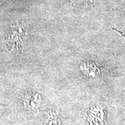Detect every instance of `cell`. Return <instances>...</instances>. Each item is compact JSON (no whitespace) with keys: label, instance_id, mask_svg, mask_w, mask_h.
I'll return each instance as SVG.
<instances>
[{"label":"cell","instance_id":"1","mask_svg":"<svg viewBox=\"0 0 125 125\" xmlns=\"http://www.w3.org/2000/svg\"><path fill=\"white\" fill-rule=\"evenodd\" d=\"M26 39V34L22 27H16L10 34L9 42L11 46V49L15 51L16 53L22 51L24 41Z\"/></svg>","mask_w":125,"mask_h":125},{"label":"cell","instance_id":"2","mask_svg":"<svg viewBox=\"0 0 125 125\" xmlns=\"http://www.w3.org/2000/svg\"><path fill=\"white\" fill-rule=\"evenodd\" d=\"M42 103V98L41 94L35 92H30L25 95L24 106L27 111L34 112L40 109Z\"/></svg>","mask_w":125,"mask_h":125},{"label":"cell","instance_id":"3","mask_svg":"<svg viewBox=\"0 0 125 125\" xmlns=\"http://www.w3.org/2000/svg\"><path fill=\"white\" fill-rule=\"evenodd\" d=\"M104 108L100 104L92 105L88 112V121L92 125H101L104 118Z\"/></svg>","mask_w":125,"mask_h":125},{"label":"cell","instance_id":"4","mask_svg":"<svg viewBox=\"0 0 125 125\" xmlns=\"http://www.w3.org/2000/svg\"><path fill=\"white\" fill-rule=\"evenodd\" d=\"M81 71L90 78L96 77L100 74V69L92 62H85L81 65Z\"/></svg>","mask_w":125,"mask_h":125},{"label":"cell","instance_id":"5","mask_svg":"<svg viewBox=\"0 0 125 125\" xmlns=\"http://www.w3.org/2000/svg\"><path fill=\"white\" fill-rule=\"evenodd\" d=\"M43 123L45 125H60V115L54 111H48L43 116Z\"/></svg>","mask_w":125,"mask_h":125},{"label":"cell","instance_id":"6","mask_svg":"<svg viewBox=\"0 0 125 125\" xmlns=\"http://www.w3.org/2000/svg\"><path fill=\"white\" fill-rule=\"evenodd\" d=\"M75 7L78 9H86L92 4L93 0H70Z\"/></svg>","mask_w":125,"mask_h":125}]
</instances>
